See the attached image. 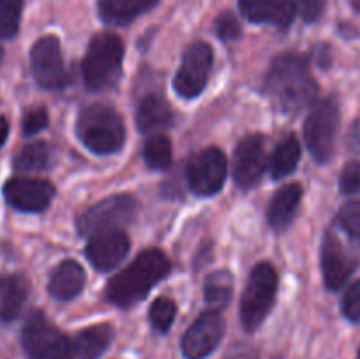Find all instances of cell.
Here are the masks:
<instances>
[{
  "instance_id": "cell-30",
  "label": "cell",
  "mask_w": 360,
  "mask_h": 359,
  "mask_svg": "<svg viewBox=\"0 0 360 359\" xmlns=\"http://www.w3.org/2000/svg\"><path fill=\"white\" fill-rule=\"evenodd\" d=\"M176 317V305L169 298L155 299L150 308V322L158 333H167Z\"/></svg>"
},
{
  "instance_id": "cell-19",
  "label": "cell",
  "mask_w": 360,
  "mask_h": 359,
  "mask_svg": "<svg viewBox=\"0 0 360 359\" xmlns=\"http://www.w3.org/2000/svg\"><path fill=\"white\" fill-rule=\"evenodd\" d=\"M302 197V187L299 183H290L283 189L278 190L271 199L269 210H267V220L274 231H285L290 225L299 203Z\"/></svg>"
},
{
  "instance_id": "cell-24",
  "label": "cell",
  "mask_w": 360,
  "mask_h": 359,
  "mask_svg": "<svg viewBox=\"0 0 360 359\" xmlns=\"http://www.w3.org/2000/svg\"><path fill=\"white\" fill-rule=\"evenodd\" d=\"M301 158V144L294 134L285 137L276 148L269 160V172L274 180H280L295 171Z\"/></svg>"
},
{
  "instance_id": "cell-4",
  "label": "cell",
  "mask_w": 360,
  "mask_h": 359,
  "mask_svg": "<svg viewBox=\"0 0 360 359\" xmlns=\"http://www.w3.org/2000/svg\"><path fill=\"white\" fill-rule=\"evenodd\" d=\"M123 42L116 34L102 32L91 37L83 60L84 84L91 92L111 88L122 74Z\"/></svg>"
},
{
  "instance_id": "cell-31",
  "label": "cell",
  "mask_w": 360,
  "mask_h": 359,
  "mask_svg": "<svg viewBox=\"0 0 360 359\" xmlns=\"http://www.w3.org/2000/svg\"><path fill=\"white\" fill-rule=\"evenodd\" d=\"M341 310L350 322H360V280H355L347 289L341 301Z\"/></svg>"
},
{
  "instance_id": "cell-39",
  "label": "cell",
  "mask_w": 360,
  "mask_h": 359,
  "mask_svg": "<svg viewBox=\"0 0 360 359\" xmlns=\"http://www.w3.org/2000/svg\"><path fill=\"white\" fill-rule=\"evenodd\" d=\"M2 58H4V49L0 48V62H2Z\"/></svg>"
},
{
  "instance_id": "cell-20",
  "label": "cell",
  "mask_w": 360,
  "mask_h": 359,
  "mask_svg": "<svg viewBox=\"0 0 360 359\" xmlns=\"http://www.w3.org/2000/svg\"><path fill=\"white\" fill-rule=\"evenodd\" d=\"M136 122L141 132L151 134L157 132V130L169 129L174 122V113L164 97L148 95L146 99L141 101L139 108H137Z\"/></svg>"
},
{
  "instance_id": "cell-36",
  "label": "cell",
  "mask_w": 360,
  "mask_h": 359,
  "mask_svg": "<svg viewBox=\"0 0 360 359\" xmlns=\"http://www.w3.org/2000/svg\"><path fill=\"white\" fill-rule=\"evenodd\" d=\"M224 359H260L255 351L248 347H234L232 351L227 352Z\"/></svg>"
},
{
  "instance_id": "cell-12",
  "label": "cell",
  "mask_w": 360,
  "mask_h": 359,
  "mask_svg": "<svg viewBox=\"0 0 360 359\" xmlns=\"http://www.w3.org/2000/svg\"><path fill=\"white\" fill-rule=\"evenodd\" d=\"M225 334V320L217 310L204 312L181 340V351L186 359H204L217 351Z\"/></svg>"
},
{
  "instance_id": "cell-34",
  "label": "cell",
  "mask_w": 360,
  "mask_h": 359,
  "mask_svg": "<svg viewBox=\"0 0 360 359\" xmlns=\"http://www.w3.org/2000/svg\"><path fill=\"white\" fill-rule=\"evenodd\" d=\"M49 122L48 111L44 108H35L32 111H28L23 118V132L27 136H34V134L41 132L42 129H46Z\"/></svg>"
},
{
  "instance_id": "cell-32",
  "label": "cell",
  "mask_w": 360,
  "mask_h": 359,
  "mask_svg": "<svg viewBox=\"0 0 360 359\" xmlns=\"http://www.w3.org/2000/svg\"><path fill=\"white\" fill-rule=\"evenodd\" d=\"M214 32L221 41H236L241 35V25L232 13H224L217 18Z\"/></svg>"
},
{
  "instance_id": "cell-33",
  "label": "cell",
  "mask_w": 360,
  "mask_h": 359,
  "mask_svg": "<svg viewBox=\"0 0 360 359\" xmlns=\"http://www.w3.org/2000/svg\"><path fill=\"white\" fill-rule=\"evenodd\" d=\"M340 190L343 194H359L360 192V162H348L340 176Z\"/></svg>"
},
{
  "instance_id": "cell-15",
  "label": "cell",
  "mask_w": 360,
  "mask_h": 359,
  "mask_svg": "<svg viewBox=\"0 0 360 359\" xmlns=\"http://www.w3.org/2000/svg\"><path fill=\"white\" fill-rule=\"evenodd\" d=\"M266 168L264 139L259 134L246 136L234 151V180L243 190L253 189Z\"/></svg>"
},
{
  "instance_id": "cell-1",
  "label": "cell",
  "mask_w": 360,
  "mask_h": 359,
  "mask_svg": "<svg viewBox=\"0 0 360 359\" xmlns=\"http://www.w3.org/2000/svg\"><path fill=\"white\" fill-rule=\"evenodd\" d=\"M266 92L285 113H297L319 95V84L304 56L283 53L274 58L266 77Z\"/></svg>"
},
{
  "instance_id": "cell-3",
  "label": "cell",
  "mask_w": 360,
  "mask_h": 359,
  "mask_svg": "<svg viewBox=\"0 0 360 359\" xmlns=\"http://www.w3.org/2000/svg\"><path fill=\"white\" fill-rule=\"evenodd\" d=\"M76 134L81 143L97 155L116 153L125 143L123 120L111 106L94 104L79 113Z\"/></svg>"
},
{
  "instance_id": "cell-7",
  "label": "cell",
  "mask_w": 360,
  "mask_h": 359,
  "mask_svg": "<svg viewBox=\"0 0 360 359\" xmlns=\"http://www.w3.org/2000/svg\"><path fill=\"white\" fill-rule=\"evenodd\" d=\"M28 359H76L72 340L53 326L42 312H32L21 331Z\"/></svg>"
},
{
  "instance_id": "cell-2",
  "label": "cell",
  "mask_w": 360,
  "mask_h": 359,
  "mask_svg": "<svg viewBox=\"0 0 360 359\" xmlns=\"http://www.w3.org/2000/svg\"><path fill=\"white\" fill-rule=\"evenodd\" d=\"M171 271V263L164 252L157 248L144 250L132 264L116 275L105 287V298L120 308H129L141 301L153 285Z\"/></svg>"
},
{
  "instance_id": "cell-35",
  "label": "cell",
  "mask_w": 360,
  "mask_h": 359,
  "mask_svg": "<svg viewBox=\"0 0 360 359\" xmlns=\"http://www.w3.org/2000/svg\"><path fill=\"white\" fill-rule=\"evenodd\" d=\"M299 4H301L302 18L308 23H315L316 20H320L326 9V0H299Z\"/></svg>"
},
{
  "instance_id": "cell-25",
  "label": "cell",
  "mask_w": 360,
  "mask_h": 359,
  "mask_svg": "<svg viewBox=\"0 0 360 359\" xmlns=\"http://www.w3.org/2000/svg\"><path fill=\"white\" fill-rule=\"evenodd\" d=\"M53 164V150L44 141L27 144L14 157V169L25 172L48 171Z\"/></svg>"
},
{
  "instance_id": "cell-6",
  "label": "cell",
  "mask_w": 360,
  "mask_h": 359,
  "mask_svg": "<svg viewBox=\"0 0 360 359\" xmlns=\"http://www.w3.org/2000/svg\"><path fill=\"white\" fill-rule=\"evenodd\" d=\"M340 130V106L334 97L316 102L304 123V139L313 160L327 164L333 158Z\"/></svg>"
},
{
  "instance_id": "cell-5",
  "label": "cell",
  "mask_w": 360,
  "mask_h": 359,
  "mask_svg": "<svg viewBox=\"0 0 360 359\" xmlns=\"http://www.w3.org/2000/svg\"><path fill=\"white\" fill-rule=\"evenodd\" d=\"M278 291V273L269 263H259L252 270L241 299V322L246 331L259 329L269 315Z\"/></svg>"
},
{
  "instance_id": "cell-40",
  "label": "cell",
  "mask_w": 360,
  "mask_h": 359,
  "mask_svg": "<svg viewBox=\"0 0 360 359\" xmlns=\"http://www.w3.org/2000/svg\"><path fill=\"white\" fill-rule=\"evenodd\" d=\"M359 359H360V348H359Z\"/></svg>"
},
{
  "instance_id": "cell-29",
  "label": "cell",
  "mask_w": 360,
  "mask_h": 359,
  "mask_svg": "<svg viewBox=\"0 0 360 359\" xmlns=\"http://www.w3.org/2000/svg\"><path fill=\"white\" fill-rule=\"evenodd\" d=\"M23 0H0V39L13 37L20 27Z\"/></svg>"
},
{
  "instance_id": "cell-37",
  "label": "cell",
  "mask_w": 360,
  "mask_h": 359,
  "mask_svg": "<svg viewBox=\"0 0 360 359\" xmlns=\"http://www.w3.org/2000/svg\"><path fill=\"white\" fill-rule=\"evenodd\" d=\"M7 134H9V123H7L6 118H0V146L6 143Z\"/></svg>"
},
{
  "instance_id": "cell-11",
  "label": "cell",
  "mask_w": 360,
  "mask_h": 359,
  "mask_svg": "<svg viewBox=\"0 0 360 359\" xmlns=\"http://www.w3.org/2000/svg\"><path fill=\"white\" fill-rule=\"evenodd\" d=\"M32 74L37 84L46 90H58L65 87L67 77L65 65H63L62 48L55 35H46L39 39L30 51Z\"/></svg>"
},
{
  "instance_id": "cell-14",
  "label": "cell",
  "mask_w": 360,
  "mask_h": 359,
  "mask_svg": "<svg viewBox=\"0 0 360 359\" xmlns=\"http://www.w3.org/2000/svg\"><path fill=\"white\" fill-rule=\"evenodd\" d=\"M357 267V257L347 250L336 232L327 231L322 241V275L326 287L338 291Z\"/></svg>"
},
{
  "instance_id": "cell-21",
  "label": "cell",
  "mask_w": 360,
  "mask_h": 359,
  "mask_svg": "<svg viewBox=\"0 0 360 359\" xmlns=\"http://www.w3.org/2000/svg\"><path fill=\"white\" fill-rule=\"evenodd\" d=\"M115 329L109 324H97L79 331L72 340L74 358L76 359H97L111 345Z\"/></svg>"
},
{
  "instance_id": "cell-9",
  "label": "cell",
  "mask_w": 360,
  "mask_h": 359,
  "mask_svg": "<svg viewBox=\"0 0 360 359\" xmlns=\"http://www.w3.org/2000/svg\"><path fill=\"white\" fill-rule=\"evenodd\" d=\"M213 65V49L210 44L199 41L186 48L181 65L174 77V90L185 99L199 97L206 88Z\"/></svg>"
},
{
  "instance_id": "cell-16",
  "label": "cell",
  "mask_w": 360,
  "mask_h": 359,
  "mask_svg": "<svg viewBox=\"0 0 360 359\" xmlns=\"http://www.w3.org/2000/svg\"><path fill=\"white\" fill-rule=\"evenodd\" d=\"M129 238L120 229L97 232L86 245V257L98 271L115 270L129 253Z\"/></svg>"
},
{
  "instance_id": "cell-23",
  "label": "cell",
  "mask_w": 360,
  "mask_h": 359,
  "mask_svg": "<svg viewBox=\"0 0 360 359\" xmlns=\"http://www.w3.org/2000/svg\"><path fill=\"white\" fill-rule=\"evenodd\" d=\"M158 0H98V14L108 25H127L157 6Z\"/></svg>"
},
{
  "instance_id": "cell-38",
  "label": "cell",
  "mask_w": 360,
  "mask_h": 359,
  "mask_svg": "<svg viewBox=\"0 0 360 359\" xmlns=\"http://www.w3.org/2000/svg\"><path fill=\"white\" fill-rule=\"evenodd\" d=\"M352 139H354V146L360 151V125L354 130V136H352Z\"/></svg>"
},
{
  "instance_id": "cell-10",
  "label": "cell",
  "mask_w": 360,
  "mask_h": 359,
  "mask_svg": "<svg viewBox=\"0 0 360 359\" xmlns=\"http://www.w3.org/2000/svg\"><path fill=\"white\" fill-rule=\"evenodd\" d=\"M190 189L199 196L220 192L227 178V158L218 148H204L193 155L186 165Z\"/></svg>"
},
{
  "instance_id": "cell-17",
  "label": "cell",
  "mask_w": 360,
  "mask_h": 359,
  "mask_svg": "<svg viewBox=\"0 0 360 359\" xmlns=\"http://www.w3.org/2000/svg\"><path fill=\"white\" fill-rule=\"evenodd\" d=\"M239 9L253 23H271L287 28L295 18L294 0H239Z\"/></svg>"
},
{
  "instance_id": "cell-22",
  "label": "cell",
  "mask_w": 360,
  "mask_h": 359,
  "mask_svg": "<svg viewBox=\"0 0 360 359\" xmlns=\"http://www.w3.org/2000/svg\"><path fill=\"white\" fill-rule=\"evenodd\" d=\"M30 292V282L23 275H11L4 280L2 299H0V320L13 322L20 317L23 305Z\"/></svg>"
},
{
  "instance_id": "cell-26",
  "label": "cell",
  "mask_w": 360,
  "mask_h": 359,
  "mask_svg": "<svg viewBox=\"0 0 360 359\" xmlns=\"http://www.w3.org/2000/svg\"><path fill=\"white\" fill-rule=\"evenodd\" d=\"M232 289H234V280L227 270H220L211 273L204 284V299L207 305L214 308H221L227 305L232 298Z\"/></svg>"
},
{
  "instance_id": "cell-8",
  "label": "cell",
  "mask_w": 360,
  "mask_h": 359,
  "mask_svg": "<svg viewBox=\"0 0 360 359\" xmlns=\"http://www.w3.org/2000/svg\"><path fill=\"white\" fill-rule=\"evenodd\" d=\"M137 213L136 197L129 194H116L98 201L77 218V232L83 236H94L97 232L118 229L130 224Z\"/></svg>"
},
{
  "instance_id": "cell-18",
  "label": "cell",
  "mask_w": 360,
  "mask_h": 359,
  "mask_svg": "<svg viewBox=\"0 0 360 359\" xmlns=\"http://www.w3.org/2000/svg\"><path fill=\"white\" fill-rule=\"evenodd\" d=\"M84 270L76 260H63L53 270L49 278V294L58 301H70L84 287Z\"/></svg>"
},
{
  "instance_id": "cell-28",
  "label": "cell",
  "mask_w": 360,
  "mask_h": 359,
  "mask_svg": "<svg viewBox=\"0 0 360 359\" xmlns=\"http://www.w3.org/2000/svg\"><path fill=\"white\" fill-rule=\"evenodd\" d=\"M336 222L347 232L348 238L360 246V199L345 203L338 211Z\"/></svg>"
},
{
  "instance_id": "cell-27",
  "label": "cell",
  "mask_w": 360,
  "mask_h": 359,
  "mask_svg": "<svg viewBox=\"0 0 360 359\" xmlns=\"http://www.w3.org/2000/svg\"><path fill=\"white\" fill-rule=\"evenodd\" d=\"M143 157L150 169H153V171H165L172 162V146L169 137L162 136V134L150 137L144 143Z\"/></svg>"
},
{
  "instance_id": "cell-13",
  "label": "cell",
  "mask_w": 360,
  "mask_h": 359,
  "mask_svg": "<svg viewBox=\"0 0 360 359\" xmlns=\"http://www.w3.org/2000/svg\"><path fill=\"white\" fill-rule=\"evenodd\" d=\"M4 197L13 208L27 213H39L55 197V187L46 180L11 178L4 185Z\"/></svg>"
}]
</instances>
